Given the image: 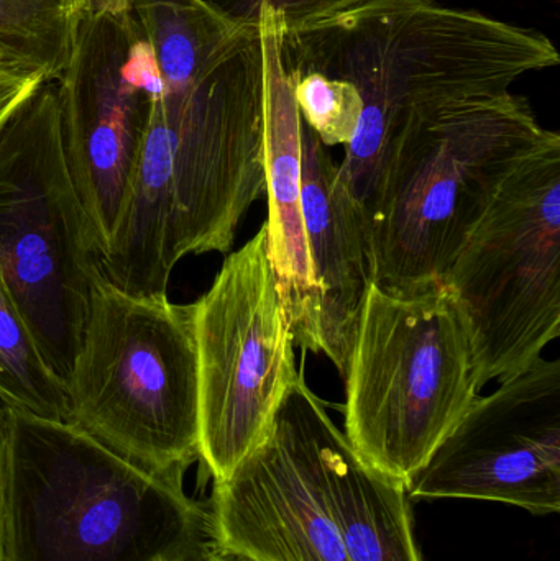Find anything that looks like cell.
<instances>
[{"label":"cell","instance_id":"6da1fadb","mask_svg":"<svg viewBox=\"0 0 560 561\" xmlns=\"http://www.w3.org/2000/svg\"><path fill=\"white\" fill-rule=\"evenodd\" d=\"M289 76L319 72L352 82L364 99L361 125L339 163L364 207L391 140L411 115L503 94L533 71L559 65L555 43L473 10L436 0H374L345 15L285 33Z\"/></svg>","mask_w":560,"mask_h":561},{"label":"cell","instance_id":"7a4b0ae2","mask_svg":"<svg viewBox=\"0 0 560 561\" xmlns=\"http://www.w3.org/2000/svg\"><path fill=\"white\" fill-rule=\"evenodd\" d=\"M9 409L5 561H201L210 516L68 421Z\"/></svg>","mask_w":560,"mask_h":561},{"label":"cell","instance_id":"3957f363","mask_svg":"<svg viewBox=\"0 0 560 561\" xmlns=\"http://www.w3.org/2000/svg\"><path fill=\"white\" fill-rule=\"evenodd\" d=\"M548 134L528 99L510 91L407 118L364 204L372 283H443L506 178Z\"/></svg>","mask_w":560,"mask_h":561},{"label":"cell","instance_id":"277c9868","mask_svg":"<svg viewBox=\"0 0 560 561\" xmlns=\"http://www.w3.org/2000/svg\"><path fill=\"white\" fill-rule=\"evenodd\" d=\"M344 435L407 484L480 396L472 336L446 284H368L345 366Z\"/></svg>","mask_w":560,"mask_h":561},{"label":"cell","instance_id":"5b68a950","mask_svg":"<svg viewBox=\"0 0 560 561\" xmlns=\"http://www.w3.org/2000/svg\"><path fill=\"white\" fill-rule=\"evenodd\" d=\"M68 422L122 457L183 480L199 460L193 304L95 279L65 381Z\"/></svg>","mask_w":560,"mask_h":561},{"label":"cell","instance_id":"8992f818","mask_svg":"<svg viewBox=\"0 0 560 561\" xmlns=\"http://www.w3.org/2000/svg\"><path fill=\"white\" fill-rule=\"evenodd\" d=\"M0 262L39 352L65 382L102 272L62 153L55 82L0 128Z\"/></svg>","mask_w":560,"mask_h":561},{"label":"cell","instance_id":"52a82bcc","mask_svg":"<svg viewBox=\"0 0 560 561\" xmlns=\"http://www.w3.org/2000/svg\"><path fill=\"white\" fill-rule=\"evenodd\" d=\"M443 283L472 336L480 389L526 371L560 335V135L523 158Z\"/></svg>","mask_w":560,"mask_h":561},{"label":"cell","instance_id":"ba28073f","mask_svg":"<svg viewBox=\"0 0 560 561\" xmlns=\"http://www.w3.org/2000/svg\"><path fill=\"white\" fill-rule=\"evenodd\" d=\"M193 320L199 460L219 483L265 440L301 369L265 224L227 255L213 286L193 304Z\"/></svg>","mask_w":560,"mask_h":561},{"label":"cell","instance_id":"9c48e42d","mask_svg":"<svg viewBox=\"0 0 560 561\" xmlns=\"http://www.w3.org/2000/svg\"><path fill=\"white\" fill-rule=\"evenodd\" d=\"M137 32L130 0H95L55 85L66 167L101 259L130 191L151 98L164 91Z\"/></svg>","mask_w":560,"mask_h":561},{"label":"cell","instance_id":"30bf717a","mask_svg":"<svg viewBox=\"0 0 560 561\" xmlns=\"http://www.w3.org/2000/svg\"><path fill=\"white\" fill-rule=\"evenodd\" d=\"M174 117L173 243L178 260L229 253L265 193L262 48L256 26L180 94Z\"/></svg>","mask_w":560,"mask_h":561},{"label":"cell","instance_id":"8fae6325","mask_svg":"<svg viewBox=\"0 0 560 561\" xmlns=\"http://www.w3.org/2000/svg\"><path fill=\"white\" fill-rule=\"evenodd\" d=\"M414 500L560 511V359L545 356L477 398L430 460L404 484Z\"/></svg>","mask_w":560,"mask_h":561},{"label":"cell","instance_id":"7c38bea8","mask_svg":"<svg viewBox=\"0 0 560 561\" xmlns=\"http://www.w3.org/2000/svg\"><path fill=\"white\" fill-rule=\"evenodd\" d=\"M324 411L301 366L265 440L214 483V546L259 561H348L319 491Z\"/></svg>","mask_w":560,"mask_h":561},{"label":"cell","instance_id":"4fadbf2b","mask_svg":"<svg viewBox=\"0 0 560 561\" xmlns=\"http://www.w3.org/2000/svg\"><path fill=\"white\" fill-rule=\"evenodd\" d=\"M256 32L262 48L268 259L296 345L321 353L319 294L302 219V118L283 61L285 26L265 3L256 12Z\"/></svg>","mask_w":560,"mask_h":561},{"label":"cell","instance_id":"5bb4252c","mask_svg":"<svg viewBox=\"0 0 560 561\" xmlns=\"http://www.w3.org/2000/svg\"><path fill=\"white\" fill-rule=\"evenodd\" d=\"M302 219L319 294L321 353L344 376L362 302L372 283L364 207L339 164L302 124Z\"/></svg>","mask_w":560,"mask_h":561},{"label":"cell","instance_id":"9a60e30c","mask_svg":"<svg viewBox=\"0 0 560 561\" xmlns=\"http://www.w3.org/2000/svg\"><path fill=\"white\" fill-rule=\"evenodd\" d=\"M318 481L348 561H421L403 484L368 467L328 411L318 425Z\"/></svg>","mask_w":560,"mask_h":561},{"label":"cell","instance_id":"2e32d148","mask_svg":"<svg viewBox=\"0 0 560 561\" xmlns=\"http://www.w3.org/2000/svg\"><path fill=\"white\" fill-rule=\"evenodd\" d=\"M132 15L150 45L164 94H180L222 61L243 33L204 0H130Z\"/></svg>","mask_w":560,"mask_h":561},{"label":"cell","instance_id":"e0dca14e","mask_svg":"<svg viewBox=\"0 0 560 561\" xmlns=\"http://www.w3.org/2000/svg\"><path fill=\"white\" fill-rule=\"evenodd\" d=\"M95 0H0V61L56 82Z\"/></svg>","mask_w":560,"mask_h":561},{"label":"cell","instance_id":"ac0fdd59","mask_svg":"<svg viewBox=\"0 0 560 561\" xmlns=\"http://www.w3.org/2000/svg\"><path fill=\"white\" fill-rule=\"evenodd\" d=\"M0 401L39 417L68 421L65 382L49 368L0 262Z\"/></svg>","mask_w":560,"mask_h":561},{"label":"cell","instance_id":"d6986e66","mask_svg":"<svg viewBox=\"0 0 560 561\" xmlns=\"http://www.w3.org/2000/svg\"><path fill=\"white\" fill-rule=\"evenodd\" d=\"M302 124L308 125L325 147L348 145L357 134L364 99L352 82L325 78L319 72L289 76Z\"/></svg>","mask_w":560,"mask_h":561},{"label":"cell","instance_id":"ffe728a7","mask_svg":"<svg viewBox=\"0 0 560 561\" xmlns=\"http://www.w3.org/2000/svg\"><path fill=\"white\" fill-rule=\"evenodd\" d=\"M239 26H256L259 7L268 5L282 19L285 33L301 32L309 26L345 15L374 0H204Z\"/></svg>","mask_w":560,"mask_h":561},{"label":"cell","instance_id":"44dd1931","mask_svg":"<svg viewBox=\"0 0 560 561\" xmlns=\"http://www.w3.org/2000/svg\"><path fill=\"white\" fill-rule=\"evenodd\" d=\"M48 82L38 72L0 65V128Z\"/></svg>","mask_w":560,"mask_h":561},{"label":"cell","instance_id":"7402d4cb","mask_svg":"<svg viewBox=\"0 0 560 561\" xmlns=\"http://www.w3.org/2000/svg\"><path fill=\"white\" fill-rule=\"evenodd\" d=\"M9 409L0 401V561H5L7 484H9Z\"/></svg>","mask_w":560,"mask_h":561},{"label":"cell","instance_id":"603a6c76","mask_svg":"<svg viewBox=\"0 0 560 561\" xmlns=\"http://www.w3.org/2000/svg\"><path fill=\"white\" fill-rule=\"evenodd\" d=\"M201 561H259L245 553L236 552V550L222 549V547L210 546L206 556Z\"/></svg>","mask_w":560,"mask_h":561},{"label":"cell","instance_id":"cb8c5ba5","mask_svg":"<svg viewBox=\"0 0 560 561\" xmlns=\"http://www.w3.org/2000/svg\"><path fill=\"white\" fill-rule=\"evenodd\" d=\"M0 65H2V61H0ZM3 66H5V65H3Z\"/></svg>","mask_w":560,"mask_h":561}]
</instances>
